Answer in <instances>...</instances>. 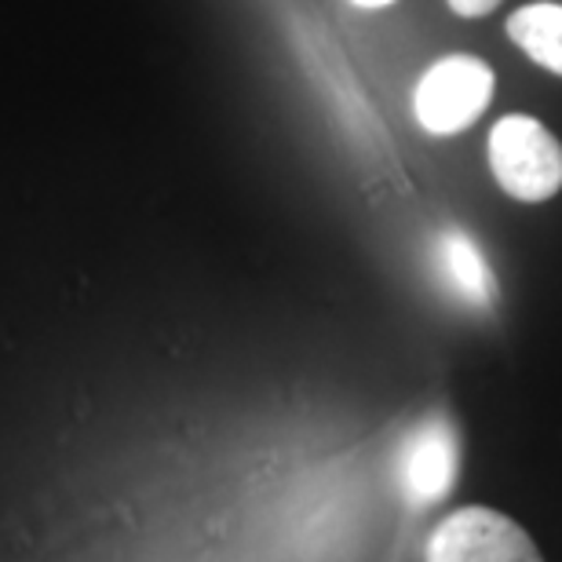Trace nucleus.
<instances>
[{"label": "nucleus", "instance_id": "0eeeda50", "mask_svg": "<svg viewBox=\"0 0 562 562\" xmlns=\"http://www.w3.org/2000/svg\"><path fill=\"white\" fill-rule=\"evenodd\" d=\"M446 4L453 8L460 19H482V15H490V11H497L501 0H446Z\"/></svg>", "mask_w": 562, "mask_h": 562}, {"label": "nucleus", "instance_id": "7ed1b4c3", "mask_svg": "<svg viewBox=\"0 0 562 562\" xmlns=\"http://www.w3.org/2000/svg\"><path fill=\"white\" fill-rule=\"evenodd\" d=\"M424 562H544L533 537L508 515L468 504L449 512L424 544Z\"/></svg>", "mask_w": 562, "mask_h": 562}, {"label": "nucleus", "instance_id": "20e7f679", "mask_svg": "<svg viewBox=\"0 0 562 562\" xmlns=\"http://www.w3.org/2000/svg\"><path fill=\"white\" fill-rule=\"evenodd\" d=\"M460 471V442L453 424L442 417L424 420L398 453V482L413 504H435L446 497Z\"/></svg>", "mask_w": 562, "mask_h": 562}, {"label": "nucleus", "instance_id": "f03ea898", "mask_svg": "<svg viewBox=\"0 0 562 562\" xmlns=\"http://www.w3.org/2000/svg\"><path fill=\"white\" fill-rule=\"evenodd\" d=\"M493 88H497V77L479 55H442L417 81L413 114L431 136H457L486 114V106L493 103Z\"/></svg>", "mask_w": 562, "mask_h": 562}, {"label": "nucleus", "instance_id": "39448f33", "mask_svg": "<svg viewBox=\"0 0 562 562\" xmlns=\"http://www.w3.org/2000/svg\"><path fill=\"white\" fill-rule=\"evenodd\" d=\"M515 48H522L537 66L562 77V4L537 0V4L515 8L504 22Z\"/></svg>", "mask_w": 562, "mask_h": 562}, {"label": "nucleus", "instance_id": "f257e3e1", "mask_svg": "<svg viewBox=\"0 0 562 562\" xmlns=\"http://www.w3.org/2000/svg\"><path fill=\"white\" fill-rule=\"evenodd\" d=\"M486 154L497 187L522 205H544L562 190V143L530 114H504Z\"/></svg>", "mask_w": 562, "mask_h": 562}, {"label": "nucleus", "instance_id": "6e6552de", "mask_svg": "<svg viewBox=\"0 0 562 562\" xmlns=\"http://www.w3.org/2000/svg\"><path fill=\"white\" fill-rule=\"evenodd\" d=\"M351 4H358V8H387V4H395V0H351Z\"/></svg>", "mask_w": 562, "mask_h": 562}, {"label": "nucleus", "instance_id": "423d86ee", "mask_svg": "<svg viewBox=\"0 0 562 562\" xmlns=\"http://www.w3.org/2000/svg\"><path fill=\"white\" fill-rule=\"evenodd\" d=\"M442 271L449 278L460 296L479 303V307H490L493 296H497V281H493V271L486 263V256L468 234L449 231L442 234Z\"/></svg>", "mask_w": 562, "mask_h": 562}]
</instances>
